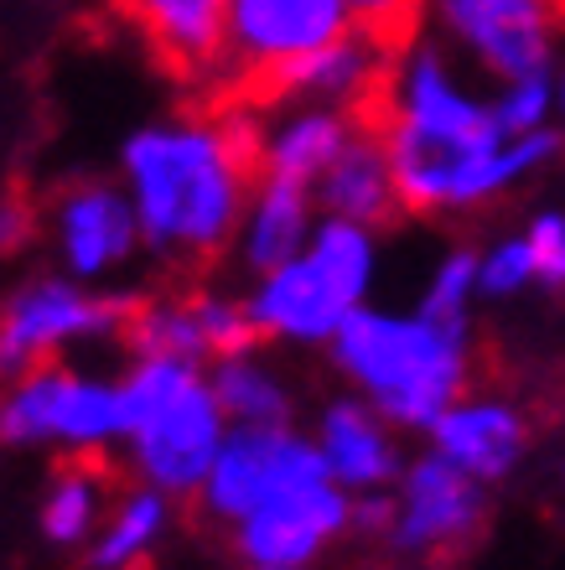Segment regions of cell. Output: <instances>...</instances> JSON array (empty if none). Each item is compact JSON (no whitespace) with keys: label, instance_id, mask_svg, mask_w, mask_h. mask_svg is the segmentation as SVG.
Returning a JSON list of instances; mask_svg holds the SVG:
<instances>
[{"label":"cell","instance_id":"cell-1","mask_svg":"<svg viewBox=\"0 0 565 570\" xmlns=\"http://www.w3.org/2000/svg\"><path fill=\"white\" fill-rule=\"evenodd\" d=\"M254 181V109L162 115L119 140V187L140 218L146 255L162 265L203 271L234 255Z\"/></svg>","mask_w":565,"mask_h":570},{"label":"cell","instance_id":"cell-2","mask_svg":"<svg viewBox=\"0 0 565 570\" xmlns=\"http://www.w3.org/2000/svg\"><path fill=\"white\" fill-rule=\"evenodd\" d=\"M348 394L369 400L394 431H431L473 379L467 327H441L420 312L358 306L328 343Z\"/></svg>","mask_w":565,"mask_h":570},{"label":"cell","instance_id":"cell-3","mask_svg":"<svg viewBox=\"0 0 565 570\" xmlns=\"http://www.w3.org/2000/svg\"><path fill=\"white\" fill-rule=\"evenodd\" d=\"M119 400H125L119 456L130 466V482L193 503L228 435L213 374L203 363L130 358V368L119 374Z\"/></svg>","mask_w":565,"mask_h":570},{"label":"cell","instance_id":"cell-4","mask_svg":"<svg viewBox=\"0 0 565 570\" xmlns=\"http://www.w3.org/2000/svg\"><path fill=\"white\" fill-rule=\"evenodd\" d=\"M125 435L119 379L58 358L0 379V446L47 451L58 462H105Z\"/></svg>","mask_w":565,"mask_h":570},{"label":"cell","instance_id":"cell-5","mask_svg":"<svg viewBox=\"0 0 565 570\" xmlns=\"http://www.w3.org/2000/svg\"><path fill=\"white\" fill-rule=\"evenodd\" d=\"M342 534H353V493L332 482L312 435H301L285 478L228 529L234 570H312Z\"/></svg>","mask_w":565,"mask_h":570},{"label":"cell","instance_id":"cell-6","mask_svg":"<svg viewBox=\"0 0 565 570\" xmlns=\"http://www.w3.org/2000/svg\"><path fill=\"white\" fill-rule=\"evenodd\" d=\"M130 296L109 285H84L62 271L31 275L0 301V379L58 363L78 347H99L125 337Z\"/></svg>","mask_w":565,"mask_h":570},{"label":"cell","instance_id":"cell-7","mask_svg":"<svg viewBox=\"0 0 565 570\" xmlns=\"http://www.w3.org/2000/svg\"><path fill=\"white\" fill-rule=\"evenodd\" d=\"M353 31L348 0H228L224 6V52H218V83L250 105L254 89L301 62L316 47Z\"/></svg>","mask_w":565,"mask_h":570},{"label":"cell","instance_id":"cell-8","mask_svg":"<svg viewBox=\"0 0 565 570\" xmlns=\"http://www.w3.org/2000/svg\"><path fill=\"white\" fill-rule=\"evenodd\" d=\"M488 513V493L483 482L467 478L461 466H451L436 451L410 456L400 482L389 488V524L384 544L405 560H436L451 556L483 529Z\"/></svg>","mask_w":565,"mask_h":570},{"label":"cell","instance_id":"cell-9","mask_svg":"<svg viewBox=\"0 0 565 570\" xmlns=\"http://www.w3.org/2000/svg\"><path fill=\"white\" fill-rule=\"evenodd\" d=\"M42 234L58 255V271L84 285H109L146 255L140 218L119 177H78L68 181L42 218Z\"/></svg>","mask_w":565,"mask_h":570},{"label":"cell","instance_id":"cell-10","mask_svg":"<svg viewBox=\"0 0 565 570\" xmlns=\"http://www.w3.org/2000/svg\"><path fill=\"white\" fill-rule=\"evenodd\" d=\"M426 21L483 73L514 83L551 73L561 0H426Z\"/></svg>","mask_w":565,"mask_h":570},{"label":"cell","instance_id":"cell-11","mask_svg":"<svg viewBox=\"0 0 565 570\" xmlns=\"http://www.w3.org/2000/svg\"><path fill=\"white\" fill-rule=\"evenodd\" d=\"M389 58H394V47H384L379 37L353 27L348 37L316 47V52H306L301 62L281 68L270 83H260L244 109L328 105V109H348V115H363V120H369L373 105H379V94H384Z\"/></svg>","mask_w":565,"mask_h":570},{"label":"cell","instance_id":"cell-12","mask_svg":"<svg viewBox=\"0 0 565 570\" xmlns=\"http://www.w3.org/2000/svg\"><path fill=\"white\" fill-rule=\"evenodd\" d=\"M244 306H250V322L260 332V347H328L342 322L358 312L306 255L281 265V271L254 275L244 291Z\"/></svg>","mask_w":565,"mask_h":570},{"label":"cell","instance_id":"cell-13","mask_svg":"<svg viewBox=\"0 0 565 570\" xmlns=\"http://www.w3.org/2000/svg\"><path fill=\"white\" fill-rule=\"evenodd\" d=\"M301 435L306 431H296V425H228L224 446H218L208 478H203V488L193 498L197 513L218 529H234L285 478Z\"/></svg>","mask_w":565,"mask_h":570},{"label":"cell","instance_id":"cell-14","mask_svg":"<svg viewBox=\"0 0 565 570\" xmlns=\"http://www.w3.org/2000/svg\"><path fill=\"white\" fill-rule=\"evenodd\" d=\"M312 441L322 451V462H328L332 482L353 498L389 493L400 482L405 462H410L400 451V431L358 394H338V400L316 410Z\"/></svg>","mask_w":565,"mask_h":570},{"label":"cell","instance_id":"cell-15","mask_svg":"<svg viewBox=\"0 0 565 570\" xmlns=\"http://www.w3.org/2000/svg\"><path fill=\"white\" fill-rule=\"evenodd\" d=\"M358 130H363V115H348V109L275 105L265 109V120H254V166L260 177L316 187Z\"/></svg>","mask_w":565,"mask_h":570},{"label":"cell","instance_id":"cell-16","mask_svg":"<svg viewBox=\"0 0 565 570\" xmlns=\"http://www.w3.org/2000/svg\"><path fill=\"white\" fill-rule=\"evenodd\" d=\"M426 435H431L436 456H447L451 466H461V472L477 478L483 488L508 478V472L519 466L524 446H529L524 410L498 400V394H461L457 405H451Z\"/></svg>","mask_w":565,"mask_h":570},{"label":"cell","instance_id":"cell-17","mask_svg":"<svg viewBox=\"0 0 565 570\" xmlns=\"http://www.w3.org/2000/svg\"><path fill=\"white\" fill-rule=\"evenodd\" d=\"M316 218H322V208H316L312 187L260 177L254 181V193H250V208H244V218H238V234H234L238 271L254 281V275L281 271V265L301 259L306 255V244H312Z\"/></svg>","mask_w":565,"mask_h":570},{"label":"cell","instance_id":"cell-18","mask_svg":"<svg viewBox=\"0 0 565 570\" xmlns=\"http://www.w3.org/2000/svg\"><path fill=\"white\" fill-rule=\"evenodd\" d=\"M312 197L328 218H348V224H363V228H373V234L389 228L405 213L400 181H394V161H389L384 140H379V130H373L369 120H363V130L342 146L338 161L322 171Z\"/></svg>","mask_w":565,"mask_h":570},{"label":"cell","instance_id":"cell-19","mask_svg":"<svg viewBox=\"0 0 565 570\" xmlns=\"http://www.w3.org/2000/svg\"><path fill=\"white\" fill-rule=\"evenodd\" d=\"M115 6L166 68L187 78L218 73L228 0H115Z\"/></svg>","mask_w":565,"mask_h":570},{"label":"cell","instance_id":"cell-20","mask_svg":"<svg viewBox=\"0 0 565 570\" xmlns=\"http://www.w3.org/2000/svg\"><path fill=\"white\" fill-rule=\"evenodd\" d=\"M177 498L156 493L146 482H125L115 488V503H109L105 524L84 550V566L89 570H146L150 560L162 556L172 534H177Z\"/></svg>","mask_w":565,"mask_h":570},{"label":"cell","instance_id":"cell-21","mask_svg":"<svg viewBox=\"0 0 565 570\" xmlns=\"http://www.w3.org/2000/svg\"><path fill=\"white\" fill-rule=\"evenodd\" d=\"M109 503H115V478L105 462H58L37 498V529L52 550H89V540L105 524Z\"/></svg>","mask_w":565,"mask_h":570},{"label":"cell","instance_id":"cell-22","mask_svg":"<svg viewBox=\"0 0 565 570\" xmlns=\"http://www.w3.org/2000/svg\"><path fill=\"white\" fill-rule=\"evenodd\" d=\"M208 374L228 425H296V390L260 347L208 363Z\"/></svg>","mask_w":565,"mask_h":570},{"label":"cell","instance_id":"cell-23","mask_svg":"<svg viewBox=\"0 0 565 570\" xmlns=\"http://www.w3.org/2000/svg\"><path fill=\"white\" fill-rule=\"evenodd\" d=\"M130 358H177V363H203L208 368V337H203V312H197V285L193 291H166V296H146L130 306L125 337Z\"/></svg>","mask_w":565,"mask_h":570},{"label":"cell","instance_id":"cell-24","mask_svg":"<svg viewBox=\"0 0 565 570\" xmlns=\"http://www.w3.org/2000/svg\"><path fill=\"white\" fill-rule=\"evenodd\" d=\"M306 259L316 271L338 285L353 306H369L373 281H379V234L363 224H348V218H316L312 244H306Z\"/></svg>","mask_w":565,"mask_h":570},{"label":"cell","instance_id":"cell-25","mask_svg":"<svg viewBox=\"0 0 565 570\" xmlns=\"http://www.w3.org/2000/svg\"><path fill=\"white\" fill-rule=\"evenodd\" d=\"M477 301V255L473 249H447L436 259V271L426 275V291H420V316H431L441 327H467Z\"/></svg>","mask_w":565,"mask_h":570},{"label":"cell","instance_id":"cell-26","mask_svg":"<svg viewBox=\"0 0 565 570\" xmlns=\"http://www.w3.org/2000/svg\"><path fill=\"white\" fill-rule=\"evenodd\" d=\"M555 105H561V94H555L551 73L514 78V83H504L493 94V125L504 136H535V130H551Z\"/></svg>","mask_w":565,"mask_h":570},{"label":"cell","instance_id":"cell-27","mask_svg":"<svg viewBox=\"0 0 565 570\" xmlns=\"http://www.w3.org/2000/svg\"><path fill=\"white\" fill-rule=\"evenodd\" d=\"M524 285H535V255L524 234H508L477 255V296H519Z\"/></svg>","mask_w":565,"mask_h":570},{"label":"cell","instance_id":"cell-28","mask_svg":"<svg viewBox=\"0 0 565 570\" xmlns=\"http://www.w3.org/2000/svg\"><path fill=\"white\" fill-rule=\"evenodd\" d=\"M353 27L379 37L384 47H405L426 21V0H348Z\"/></svg>","mask_w":565,"mask_h":570},{"label":"cell","instance_id":"cell-29","mask_svg":"<svg viewBox=\"0 0 565 570\" xmlns=\"http://www.w3.org/2000/svg\"><path fill=\"white\" fill-rule=\"evenodd\" d=\"M529 255H535V281L539 285H565V218L561 213H539L535 224L524 228Z\"/></svg>","mask_w":565,"mask_h":570},{"label":"cell","instance_id":"cell-30","mask_svg":"<svg viewBox=\"0 0 565 570\" xmlns=\"http://www.w3.org/2000/svg\"><path fill=\"white\" fill-rule=\"evenodd\" d=\"M37 239H42V213L16 193L0 197V259L21 255V249H31Z\"/></svg>","mask_w":565,"mask_h":570},{"label":"cell","instance_id":"cell-31","mask_svg":"<svg viewBox=\"0 0 565 570\" xmlns=\"http://www.w3.org/2000/svg\"><path fill=\"white\" fill-rule=\"evenodd\" d=\"M555 94H561V109H565V73H561V89H555Z\"/></svg>","mask_w":565,"mask_h":570},{"label":"cell","instance_id":"cell-32","mask_svg":"<svg viewBox=\"0 0 565 570\" xmlns=\"http://www.w3.org/2000/svg\"><path fill=\"white\" fill-rule=\"evenodd\" d=\"M177 570H187V566H177Z\"/></svg>","mask_w":565,"mask_h":570}]
</instances>
